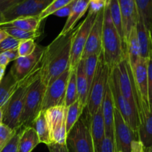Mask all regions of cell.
Listing matches in <instances>:
<instances>
[{
    "label": "cell",
    "mask_w": 152,
    "mask_h": 152,
    "mask_svg": "<svg viewBox=\"0 0 152 152\" xmlns=\"http://www.w3.org/2000/svg\"><path fill=\"white\" fill-rule=\"evenodd\" d=\"M75 30L74 28L65 35H58L45 48L39 77L45 88L48 87L69 68L71 42Z\"/></svg>",
    "instance_id": "cell-1"
},
{
    "label": "cell",
    "mask_w": 152,
    "mask_h": 152,
    "mask_svg": "<svg viewBox=\"0 0 152 152\" xmlns=\"http://www.w3.org/2000/svg\"><path fill=\"white\" fill-rule=\"evenodd\" d=\"M102 52L105 62L110 69L118 65L126 54V45L113 23L108 5L104 10Z\"/></svg>",
    "instance_id": "cell-2"
},
{
    "label": "cell",
    "mask_w": 152,
    "mask_h": 152,
    "mask_svg": "<svg viewBox=\"0 0 152 152\" xmlns=\"http://www.w3.org/2000/svg\"><path fill=\"white\" fill-rule=\"evenodd\" d=\"M41 65L20 81L19 87L1 109L3 111V123L12 129H19V123L23 108L24 100L30 84L39 76Z\"/></svg>",
    "instance_id": "cell-3"
},
{
    "label": "cell",
    "mask_w": 152,
    "mask_h": 152,
    "mask_svg": "<svg viewBox=\"0 0 152 152\" xmlns=\"http://www.w3.org/2000/svg\"><path fill=\"white\" fill-rule=\"evenodd\" d=\"M45 89V86L42 82L39 76L30 84L25 95L23 108L19 119V129L33 126L36 117L41 111Z\"/></svg>",
    "instance_id": "cell-4"
},
{
    "label": "cell",
    "mask_w": 152,
    "mask_h": 152,
    "mask_svg": "<svg viewBox=\"0 0 152 152\" xmlns=\"http://www.w3.org/2000/svg\"><path fill=\"white\" fill-rule=\"evenodd\" d=\"M110 71L111 69L105 62L103 54L101 51L98 59L96 74L89 91L87 106L86 108L87 110V115H88L89 117H91L102 106Z\"/></svg>",
    "instance_id": "cell-5"
},
{
    "label": "cell",
    "mask_w": 152,
    "mask_h": 152,
    "mask_svg": "<svg viewBox=\"0 0 152 152\" xmlns=\"http://www.w3.org/2000/svg\"><path fill=\"white\" fill-rule=\"evenodd\" d=\"M108 85L113 96L114 106L118 110L123 120L133 131L134 133L138 135L139 119L137 112L132 108L131 104L128 102L120 91L115 66L110 71Z\"/></svg>",
    "instance_id": "cell-6"
},
{
    "label": "cell",
    "mask_w": 152,
    "mask_h": 152,
    "mask_svg": "<svg viewBox=\"0 0 152 152\" xmlns=\"http://www.w3.org/2000/svg\"><path fill=\"white\" fill-rule=\"evenodd\" d=\"M67 145L71 152H95L90 117H80L67 134Z\"/></svg>",
    "instance_id": "cell-7"
},
{
    "label": "cell",
    "mask_w": 152,
    "mask_h": 152,
    "mask_svg": "<svg viewBox=\"0 0 152 152\" xmlns=\"http://www.w3.org/2000/svg\"><path fill=\"white\" fill-rule=\"evenodd\" d=\"M96 15L97 13L88 12L86 19L78 26L76 27V30L72 38V42H71L69 65L71 70L75 69L78 62L81 59L89 33L94 23Z\"/></svg>",
    "instance_id": "cell-8"
},
{
    "label": "cell",
    "mask_w": 152,
    "mask_h": 152,
    "mask_svg": "<svg viewBox=\"0 0 152 152\" xmlns=\"http://www.w3.org/2000/svg\"><path fill=\"white\" fill-rule=\"evenodd\" d=\"M45 112L50 131L51 143L67 144L66 107L65 105H58L46 110Z\"/></svg>",
    "instance_id": "cell-9"
},
{
    "label": "cell",
    "mask_w": 152,
    "mask_h": 152,
    "mask_svg": "<svg viewBox=\"0 0 152 152\" xmlns=\"http://www.w3.org/2000/svg\"><path fill=\"white\" fill-rule=\"evenodd\" d=\"M71 71L69 68L65 70L56 80H55L48 87L46 88L41 111H46L58 105H65V92L69 80Z\"/></svg>",
    "instance_id": "cell-10"
},
{
    "label": "cell",
    "mask_w": 152,
    "mask_h": 152,
    "mask_svg": "<svg viewBox=\"0 0 152 152\" xmlns=\"http://www.w3.org/2000/svg\"><path fill=\"white\" fill-rule=\"evenodd\" d=\"M115 67L120 91L132 108L137 112V96L127 54Z\"/></svg>",
    "instance_id": "cell-11"
},
{
    "label": "cell",
    "mask_w": 152,
    "mask_h": 152,
    "mask_svg": "<svg viewBox=\"0 0 152 152\" xmlns=\"http://www.w3.org/2000/svg\"><path fill=\"white\" fill-rule=\"evenodd\" d=\"M114 138L117 152H130L132 141L139 140L138 135L134 133L128 126L115 106L114 111Z\"/></svg>",
    "instance_id": "cell-12"
},
{
    "label": "cell",
    "mask_w": 152,
    "mask_h": 152,
    "mask_svg": "<svg viewBox=\"0 0 152 152\" xmlns=\"http://www.w3.org/2000/svg\"><path fill=\"white\" fill-rule=\"evenodd\" d=\"M53 0H24L14 7L3 12L4 22L27 16H39Z\"/></svg>",
    "instance_id": "cell-13"
},
{
    "label": "cell",
    "mask_w": 152,
    "mask_h": 152,
    "mask_svg": "<svg viewBox=\"0 0 152 152\" xmlns=\"http://www.w3.org/2000/svg\"><path fill=\"white\" fill-rule=\"evenodd\" d=\"M44 49L45 48L37 45L32 54L27 56H19L14 61L10 71L16 81H22L41 65Z\"/></svg>",
    "instance_id": "cell-14"
},
{
    "label": "cell",
    "mask_w": 152,
    "mask_h": 152,
    "mask_svg": "<svg viewBox=\"0 0 152 152\" xmlns=\"http://www.w3.org/2000/svg\"><path fill=\"white\" fill-rule=\"evenodd\" d=\"M104 10H100L96 15L94 23L91 29L83 50L81 59H86L92 54H99L102 51V25H103Z\"/></svg>",
    "instance_id": "cell-15"
},
{
    "label": "cell",
    "mask_w": 152,
    "mask_h": 152,
    "mask_svg": "<svg viewBox=\"0 0 152 152\" xmlns=\"http://www.w3.org/2000/svg\"><path fill=\"white\" fill-rule=\"evenodd\" d=\"M123 21L125 44L129 34L136 27L138 20V12L134 0H118Z\"/></svg>",
    "instance_id": "cell-16"
},
{
    "label": "cell",
    "mask_w": 152,
    "mask_h": 152,
    "mask_svg": "<svg viewBox=\"0 0 152 152\" xmlns=\"http://www.w3.org/2000/svg\"><path fill=\"white\" fill-rule=\"evenodd\" d=\"M102 111L103 116L104 124H105V136L114 138V103L113 96L110 90L109 85H107L105 94L102 102Z\"/></svg>",
    "instance_id": "cell-17"
},
{
    "label": "cell",
    "mask_w": 152,
    "mask_h": 152,
    "mask_svg": "<svg viewBox=\"0 0 152 152\" xmlns=\"http://www.w3.org/2000/svg\"><path fill=\"white\" fill-rule=\"evenodd\" d=\"M90 125L95 152H99L102 141L105 135L102 106L91 117H90Z\"/></svg>",
    "instance_id": "cell-18"
},
{
    "label": "cell",
    "mask_w": 152,
    "mask_h": 152,
    "mask_svg": "<svg viewBox=\"0 0 152 152\" xmlns=\"http://www.w3.org/2000/svg\"><path fill=\"white\" fill-rule=\"evenodd\" d=\"M89 2L90 0H77L59 35H65L75 28L76 24L88 9Z\"/></svg>",
    "instance_id": "cell-19"
},
{
    "label": "cell",
    "mask_w": 152,
    "mask_h": 152,
    "mask_svg": "<svg viewBox=\"0 0 152 152\" xmlns=\"http://www.w3.org/2000/svg\"><path fill=\"white\" fill-rule=\"evenodd\" d=\"M137 38L140 46V57L148 59L152 53V47L150 38L149 31L144 25L142 19L138 16V20L136 24Z\"/></svg>",
    "instance_id": "cell-20"
},
{
    "label": "cell",
    "mask_w": 152,
    "mask_h": 152,
    "mask_svg": "<svg viewBox=\"0 0 152 152\" xmlns=\"http://www.w3.org/2000/svg\"><path fill=\"white\" fill-rule=\"evenodd\" d=\"M42 21L39 16H27L20 17L10 22L0 24V30L6 28H18L27 31H37L40 29V25Z\"/></svg>",
    "instance_id": "cell-21"
},
{
    "label": "cell",
    "mask_w": 152,
    "mask_h": 152,
    "mask_svg": "<svg viewBox=\"0 0 152 152\" xmlns=\"http://www.w3.org/2000/svg\"><path fill=\"white\" fill-rule=\"evenodd\" d=\"M76 75H77V86L78 92V99L85 108L87 106L88 99V87L87 78L85 72V61L81 59L76 67Z\"/></svg>",
    "instance_id": "cell-22"
},
{
    "label": "cell",
    "mask_w": 152,
    "mask_h": 152,
    "mask_svg": "<svg viewBox=\"0 0 152 152\" xmlns=\"http://www.w3.org/2000/svg\"><path fill=\"white\" fill-rule=\"evenodd\" d=\"M21 129L18 152H31L40 143L37 132L33 126Z\"/></svg>",
    "instance_id": "cell-23"
},
{
    "label": "cell",
    "mask_w": 152,
    "mask_h": 152,
    "mask_svg": "<svg viewBox=\"0 0 152 152\" xmlns=\"http://www.w3.org/2000/svg\"><path fill=\"white\" fill-rule=\"evenodd\" d=\"M138 137L145 148L152 145V112L146 113L139 119Z\"/></svg>",
    "instance_id": "cell-24"
},
{
    "label": "cell",
    "mask_w": 152,
    "mask_h": 152,
    "mask_svg": "<svg viewBox=\"0 0 152 152\" xmlns=\"http://www.w3.org/2000/svg\"><path fill=\"white\" fill-rule=\"evenodd\" d=\"M19 83L16 81L10 71L4 76L0 83V108H2L5 105L13 92L19 87Z\"/></svg>",
    "instance_id": "cell-25"
},
{
    "label": "cell",
    "mask_w": 152,
    "mask_h": 152,
    "mask_svg": "<svg viewBox=\"0 0 152 152\" xmlns=\"http://www.w3.org/2000/svg\"><path fill=\"white\" fill-rule=\"evenodd\" d=\"M32 126L37 132L40 143H44L47 145L51 143L50 131L46 120L45 111H41L39 113Z\"/></svg>",
    "instance_id": "cell-26"
},
{
    "label": "cell",
    "mask_w": 152,
    "mask_h": 152,
    "mask_svg": "<svg viewBox=\"0 0 152 152\" xmlns=\"http://www.w3.org/2000/svg\"><path fill=\"white\" fill-rule=\"evenodd\" d=\"M126 54L130 66H133L140 59V46L137 38L136 28H134L126 41Z\"/></svg>",
    "instance_id": "cell-27"
},
{
    "label": "cell",
    "mask_w": 152,
    "mask_h": 152,
    "mask_svg": "<svg viewBox=\"0 0 152 152\" xmlns=\"http://www.w3.org/2000/svg\"><path fill=\"white\" fill-rule=\"evenodd\" d=\"M138 16L149 31L152 27V0H134Z\"/></svg>",
    "instance_id": "cell-28"
},
{
    "label": "cell",
    "mask_w": 152,
    "mask_h": 152,
    "mask_svg": "<svg viewBox=\"0 0 152 152\" xmlns=\"http://www.w3.org/2000/svg\"><path fill=\"white\" fill-rule=\"evenodd\" d=\"M83 111H84V108L79 99H77L75 102L67 108L66 123H65L67 133L70 132L74 124L78 121L83 113Z\"/></svg>",
    "instance_id": "cell-29"
},
{
    "label": "cell",
    "mask_w": 152,
    "mask_h": 152,
    "mask_svg": "<svg viewBox=\"0 0 152 152\" xmlns=\"http://www.w3.org/2000/svg\"><path fill=\"white\" fill-rule=\"evenodd\" d=\"M78 99V92L77 86V75H76V68L71 71L69 80L66 88L65 98V106L68 108L74 102Z\"/></svg>",
    "instance_id": "cell-30"
},
{
    "label": "cell",
    "mask_w": 152,
    "mask_h": 152,
    "mask_svg": "<svg viewBox=\"0 0 152 152\" xmlns=\"http://www.w3.org/2000/svg\"><path fill=\"white\" fill-rule=\"evenodd\" d=\"M108 7L109 8L110 13H111V17L112 19V22L118 32L119 35L121 37L123 43L125 44V37L124 32H123V21H122V16L120 13V6H119L118 0H111L109 4H108ZM126 45V44H125Z\"/></svg>",
    "instance_id": "cell-31"
},
{
    "label": "cell",
    "mask_w": 152,
    "mask_h": 152,
    "mask_svg": "<svg viewBox=\"0 0 152 152\" xmlns=\"http://www.w3.org/2000/svg\"><path fill=\"white\" fill-rule=\"evenodd\" d=\"M99 56V54H92L86 57V59H83L85 61V72L87 78L88 91H90L92 82L96 74Z\"/></svg>",
    "instance_id": "cell-32"
},
{
    "label": "cell",
    "mask_w": 152,
    "mask_h": 152,
    "mask_svg": "<svg viewBox=\"0 0 152 152\" xmlns=\"http://www.w3.org/2000/svg\"><path fill=\"white\" fill-rule=\"evenodd\" d=\"M10 37L19 39V41L27 39H35L36 38L41 35L40 31H27L24 30L18 29V28H6L4 29Z\"/></svg>",
    "instance_id": "cell-33"
},
{
    "label": "cell",
    "mask_w": 152,
    "mask_h": 152,
    "mask_svg": "<svg viewBox=\"0 0 152 152\" xmlns=\"http://www.w3.org/2000/svg\"><path fill=\"white\" fill-rule=\"evenodd\" d=\"M72 1L73 0H53L52 2L40 13L39 18L41 21L45 20L49 16L53 15L55 12L65 7Z\"/></svg>",
    "instance_id": "cell-34"
},
{
    "label": "cell",
    "mask_w": 152,
    "mask_h": 152,
    "mask_svg": "<svg viewBox=\"0 0 152 152\" xmlns=\"http://www.w3.org/2000/svg\"><path fill=\"white\" fill-rule=\"evenodd\" d=\"M17 130L12 129L4 125V123L0 125V151L3 149L4 146L10 142V140L17 132Z\"/></svg>",
    "instance_id": "cell-35"
},
{
    "label": "cell",
    "mask_w": 152,
    "mask_h": 152,
    "mask_svg": "<svg viewBox=\"0 0 152 152\" xmlns=\"http://www.w3.org/2000/svg\"><path fill=\"white\" fill-rule=\"evenodd\" d=\"M37 43L34 39L22 40L18 46V52L19 56H27L32 54L37 47Z\"/></svg>",
    "instance_id": "cell-36"
},
{
    "label": "cell",
    "mask_w": 152,
    "mask_h": 152,
    "mask_svg": "<svg viewBox=\"0 0 152 152\" xmlns=\"http://www.w3.org/2000/svg\"><path fill=\"white\" fill-rule=\"evenodd\" d=\"M19 42H20V41L19 39H16L13 38V37L8 35V37H6L0 43V53L7 51V50H13V49L17 48Z\"/></svg>",
    "instance_id": "cell-37"
},
{
    "label": "cell",
    "mask_w": 152,
    "mask_h": 152,
    "mask_svg": "<svg viewBox=\"0 0 152 152\" xmlns=\"http://www.w3.org/2000/svg\"><path fill=\"white\" fill-rule=\"evenodd\" d=\"M147 74H148V96L149 110L152 112V53L147 62Z\"/></svg>",
    "instance_id": "cell-38"
},
{
    "label": "cell",
    "mask_w": 152,
    "mask_h": 152,
    "mask_svg": "<svg viewBox=\"0 0 152 152\" xmlns=\"http://www.w3.org/2000/svg\"><path fill=\"white\" fill-rule=\"evenodd\" d=\"M21 130L22 129H19L17 131L16 134L13 137L10 142L3 148L0 152H18V146H19V137L21 134Z\"/></svg>",
    "instance_id": "cell-39"
},
{
    "label": "cell",
    "mask_w": 152,
    "mask_h": 152,
    "mask_svg": "<svg viewBox=\"0 0 152 152\" xmlns=\"http://www.w3.org/2000/svg\"><path fill=\"white\" fill-rule=\"evenodd\" d=\"M99 152H117L114 140L105 135L101 143Z\"/></svg>",
    "instance_id": "cell-40"
},
{
    "label": "cell",
    "mask_w": 152,
    "mask_h": 152,
    "mask_svg": "<svg viewBox=\"0 0 152 152\" xmlns=\"http://www.w3.org/2000/svg\"><path fill=\"white\" fill-rule=\"evenodd\" d=\"M105 0H90L88 6V12L98 13L100 10H103L106 6Z\"/></svg>",
    "instance_id": "cell-41"
},
{
    "label": "cell",
    "mask_w": 152,
    "mask_h": 152,
    "mask_svg": "<svg viewBox=\"0 0 152 152\" xmlns=\"http://www.w3.org/2000/svg\"><path fill=\"white\" fill-rule=\"evenodd\" d=\"M23 1L24 0H0V13L6 11Z\"/></svg>",
    "instance_id": "cell-42"
},
{
    "label": "cell",
    "mask_w": 152,
    "mask_h": 152,
    "mask_svg": "<svg viewBox=\"0 0 152 152\" xmlns=\"http://www.w3.org/2000/svg\"><path fill=\"white\" fill-rule=\"evenodd\" d=\"M77 1V0H73L71 2H70L69 4H68L67 5H65V7H63L62 8L59 9V10H57L56 12H55L53 15L55 16H59V17H64V16H68L71 13V10H72L73 7H74V4Z\"/></svg>",
    "instance_id": "cell-43"
},
{
    "label": "cell",
    "mask_w": 152,
    "mask_h": 152,
    "mask_svg": "<svg viewBox=\"0 0 152 152\" xmlns=\"http://www.w3.org/2000/svg\"><path fill=\"white\" fill-rule=\"evenodd\" d=\"M47 146L50 152H69L67 144L60 145L57 143H50Z\"/></svg>",
    "instance_id": "cell-44"
},
{
    "label": "cell",
    "mask_w": 152,
    "mask_h": 152,
    "mask_svg": "<svg viewBox=\"0 0 152 152\" xmlns=\"http://www.w3.org/2000/svg\"><path fill=\"white\" fill-rule=\"evenodd\" d=\"M145 148L140 140H134L132 141L130 152H145Z\"/></svg>",
    "instance_id": "cell-45"
},
{
    "label": "cell",
    "mask_w": 152,
    "mask_h": 152,
    "mask_svg": "<svg viewBox=\"0 0 152 152\" xmlns=\"http://www.w3.org/2000/svg\"><path fill=\"white\" fill-rule=\"evenodd\" d=\"M3 53H4V54L6 55V56L8 58L10 62H11V61H15L19 56L17 48L13 49V50H7V51L3 52Z\"/></svg>",
    "instance_id": "cell-46"
},
{
    "label": "cell",
    "mask_w": 152,
    "mask_h": 152,
    "mask_svg": "<svg viewBox=\"0 0 152 152\" xmlns=\"http://www.w3.org/2000/svg\"><path fill=\"white\" fill-rule=\"evenodd\" d=\"M9 62H10V60L6 56V55L4 53H0V65L6 68L9 64Z\"/></svg>",
    "instance_id": "cell-47"
},
{
    "label": "cell",
    "mask_w": 152,
    "mask_h": 152,
    "mask_svg": "<svg viewBox=\"0 0 152 152\" xmlns=\"http://www.w3.org/2000/svg\"><path fill=\"white\" fill-rule=\"evenodd\" d=\"M7 37H8V34L4 30H0V43Z\"/></svg>",
    "instance_id": "cell-48"
},
{
    "label": "cell",
    "mask_w": 152,
    "mask_h": 152,
    "mask_svg": "<svg viewBox=\"0 0 152 152\" xmlns=\"http://www.w3.org/2000/svg\"><path fill=\"white\" fill-rule=\"evenodd\" d=\"M5 67L2 66V65H0V83L2 80V79L4 77V73H5Z\"/></svg>",
    "instance_id": "cell-49"
},
{
    "label": "cell",
    "mask_w": 152,
    "mask_h": 152,
    "mask_svg": "<svg viewBox=\"0 0 152 152\" xmlns=\"http://www.w3.org/2000/svg\"><path fill=\"white\" fill-rule=\"evenodd\" d=\"M3 123V111L0 108V125Z\"/></svg>",
    "instance_id": "cell-50"
},
{
    "label": "cell",
    "mask_w": 152,
    "mask_h": 152,
    "mask_svg": "<svg viewBox=\"0 0 152 152\" xmlns=\"http://www.w3.org/2000/svg\"><path fill=\"white\" fill-rule=\"evenodd\" d=\"M4 22V17H3V14L2 13H0V24L3 23Z\"/></svg>",
    "instance_id": "cell-51"
},
{
    "label": "cell",
    "mask_w": 152,
    "mask_h": 152,
    "mask_svg": "<svg viewBox=\"0 0 152 152\" xmlns=\"http://www.w3.org/2000/svg\"><path fill=\"white\" fill-rule=\"evenodd\" d=\"M149 34H150V38H151V47H152V27L149 29Z\"/></svg>",
    "instance_id": "cell-52"
},
{
    "label": "cell",
    "mask_w": 152,
    "mask_h": 152,
    "mask_svg": "<svg viewBox=\"0 0 152 152\" xmlns=\"http://www.w3.org/2000/svg\"><path fill=\"white\" fill-rule=\"evenodd\" d=\"M145 152H152V150L148 149V148H145Z\"/></svg>",
    "instance_id": "cell-53"
},
{
    "label": "cell",
    "mask_w": 152,
    "mask_h": 152,
    "mask_svg": "<svg viewBox=\"0 0 152 152\" xmlns=\"http://www.w3.org/2000/svg\"><path fill=\"white\" fill-rule=\"evenodd\" d=\"M105 2H106L107 5H108V4H109V2H110V1H111V0H105Z\"/></svg>",
    "instance_id": "cell-54"
},
{
    "label": "cell",
    "mask_w": 152,
    "mask_h": 152,
    "mask_svg": "<svg viewBox=\"0 0 152 152\" xmlns=\"http://www.w3.org/2000/svg\"><path fill=\"white\" fill-rule=\"evenodd\" d=\"M148 149H151V150H152V145L151 147H150V148H148Z\"/></svg>",
    "instance_id": "cell-55"
}]
</instances>
